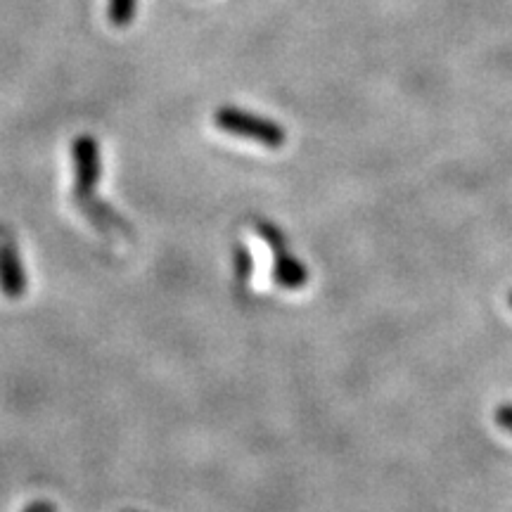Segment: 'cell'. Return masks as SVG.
Listing matches in <instances>:
<instances>
[{
  "label": "cell",
  "mask_w": 512,
  "mask_h": 512,
  "mask_svg": "<svg viewBox=\"0 0 512 512\" xmlns=\"http://www.w3.org/2000/svg\"><path fill=\"white\" fill-rule=\"evenodd\" d=\"M254 230L273 254V283L292 292L306 287V283H309V268L294 256L290 249V240H287L283 230L266 219H256Z\"/></svg>",
  "instance_id": "6da1fadb"
},
{
  "label": "cell",
  "mask_w": 512,
  "mask_h": 512,
  "mask_svg": "<svg viewBox=\"0 0 512 512\" xmlns=\"http://www.w3.org/2000/svg\"><path fill=\"white\" fill-rule=\"evenodd\" d=\"M214 124L228 136L252 140V143L271 147V150H278L287 143V131L278 121L245 112L240 107H219L214 114Z\"/></svg>",
  "instance_id": "7a4b0ae2"
},
{
  "label": "cell",
  "mask_w": 512,
  "mask_h": 512,
  "mask_svg": "<svg viewBox=\"0 0 512 512\" xmlns=\"http://www.w3.org/2000/svg\"><path fill=\"white\" fill-rule=\"evenodd\" d=\"M72 162H74V188L72 200L79 209L83 204L93 202L95 190L102 178V155L100 143L93 136H79L72 143Z\"/></svg>",
  "instance_id": "3957f363"
},
{
  "label": "cell",
  "mask_w": 512,
  "mask_h": 512,
  "mask_svg": "<svg viewBox=\"0 0 512 512\" xmlns=\"http://www.w3.org/2000/svg\"><path fill=\"white\" fill-rule=\"evenodd\" d=\"M27 271H24L22 254H19L15 233L10 226L0 223V294L10 302L27 294Z\"/></svg>",
  "instance_id": "277c9868"
},
{
  "label": "cell",
  "mask_w": 512,
  "mask_h": 512,
  "mask_svg": "<svg viewBox=\"0 0 512 512\" xmlns=\"http://www.w3.org/2000/svg\"><path fill=\"white\" fill-rule=\"evenodd\" d=\"M233 264H235V280H238V285L247 287L254 273V259H252V252H249L242 242H235Z\"/></svg>",
  "instance_id": "5b68a950"
},
{
  "label": "cell",
  "mask_w": 512,
  "mask_h": 512,
  "mask_svg": "<svg viewBox=\"0 0 512 512\" xmlns=\"http://www.w3.org/2000/svg\"><path fill=\"white\" fill-rule=\"evenodd\" d=\"M136 10L138 0H110V5H107V17H110L114 27H128V24L133 22V17H136Z\"/></svg>",
  "instance_id": "8992f818"
},
{
  "label": "cell",
  "mask_w": 512,
  "mask_h": 512,
  "mask_svg": "<svg viewBox=\"0 0 512 512\" xmlns=\"http://www.w3.org/2000/svg\"><path fill=\"white\" fill-rule=\"evenodd\" d=\"M496 425L508 434H512V403H503V406H498Z\"/></svg>",
  "instance_id": "52a82bcc"
},
{
  "label": "cell",
  "mask_w": 512,
  "mask_h": 512,
  "mask_svg": "<svg viewBox=\"0 0 512 512\" xmlns=\"http://www.w3.org/2000/svg\"><path fill=\"white\" fill-rule=\"evenodd\" d=\"M24 512H57V508H55L53 503H48V501H36V503L27 505V508H24Z\"/></svg>",
  "instance_id": "ba28073f"
},
{
  "label": "cell",
  "mask_w": 512,
  "mask_h": 512,
  "mask_svg": "<svg viewBox=\"0 0 512 512\" xmlns=\"http://www.w3.org/2000/svg\"><path fill=\"white\" fill-rule=\"evenodd\" d=\"M508 302H510V306H512V292L508 294Z\"/></svg>",
  "instance_id": "9c48e42d"
},
{
  "label": "cell",
  "mask_w": 512,
  "mask_h": 512,
  "mask_svg": "<svg viewBox=\"0 0 512 512\" xmlns=\"http://www.w3.org/2000/svg\"><path fill=\"white\" fill-rule=\"evenodd\" d=\"M124 512H136V510H124Z\"/></svg>",
  "instance_id": "30bf717a"
}]
</instances>
